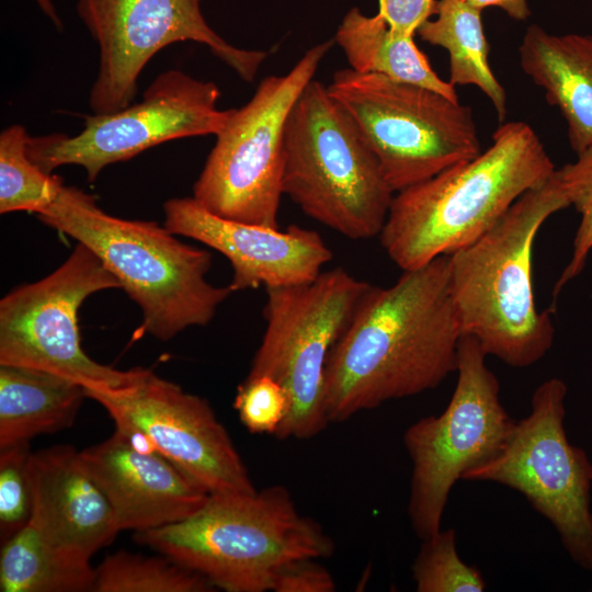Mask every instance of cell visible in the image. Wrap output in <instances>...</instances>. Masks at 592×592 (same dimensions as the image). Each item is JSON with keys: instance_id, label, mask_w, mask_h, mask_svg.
I'll use <instances>...</instances> for the list:
<instances>
[{"instance_id": "cb8c5ba5", "label": "cell", "mask_w": 592, "mask_h": 592, "mask_svg": "<svg viewBox=\"0 0 592 592\" xmlns=\"http://www.w3.org/2000/svg\"><path fill=\"white\" fill-rule=\"evenodd\" d=\"M213 591L216 589L207 579L167 556L145 557L122 550L95 568L93 587V592Z\"/></svg>"}, {"instance_id": "8992f818", "label": "cell", "mask_w": 592, "mask_h": 592, "mask_svg": "<svg viewBox=\"0 0 592 592\" xmlns=\"http://www.w3.org/2000/svg\"><path fill=\"white\" fill-rule=\"evenodd\" d=\"M282 186L307 216L353 240L379 236L395 195L353 118L315 79L286 121Z\"/></svg>"}, {"instance_id": "6da1fadb", "label": "cell", "mask_w": 592, "mask_h": 592, "mask_svg": "<svg viewBox=\"0 0 592 592\" xmlns=\"http://www.w3.org/2000/svg\"><path fill=\"white\" fill-rule=\"evenodd\" d=\"M460 338L449 254L371 285L327 360L329 423L436 388L456 372Z\"/></svg>"}, {"instance_id": "3957f363", "label": "cell", "mask_w": 592, "mask_h": 592, "mask_svg": "<svg viewBox=\"0 0 592 592\" xmlns=\"http://www.w3.org/2000/svg\"><path fill=\"white\" fill-rule=\"evenodd\" d=\"M555 170L528 124L505 123L474 159L395 193L378 236L382 247L402 271L452 254L489 231Z\"/></svg>"}, {"instance_id": "4316f807", "label": "cell", "mask_w": 592, "mask_h": 592, "mask_svg": "<svg viewBox=\"0 0 592 592\" xmlns=\"http://www.w3.org/2000/svg\"><path fill=\"white\" fill-rule=\"evenodd\" d=\"M30 443L0 448V534L5 542L31 519Z\"/></svg>"}, {"instance_id": "ffe728a7", "label": "cell", "mask_w": 592, "mask_h": 592, "mask_svg": "<svg viewBox=\"0 0 592 592\" xmlns=\"http://www.w3.org/2000/svg\"><path fill=\"white\" fill-rule=\"evenodd\" d=\"M84 398L83 386L70 378L0 364V448L68 429Z\"/></svg>"}, {"instance_id": "9c48e42d", "label": "cell", "mask_w": 592, "mask_h": 592, "mask_svg": "<svg viewBox=\"0 0 592 592\" xmlns=\"http://www.w3.org/2000/svg\"><path fill=\"white\" fill-rule=\"evenodd\" d=\"M333 43L310 47L287 73L265 77L234 110L194 183L197 203L224 218L280 228L286 121Z\"/></svg>"}, {"instance_id": "44dd1931", "label": "cell", "mask_w": 592, "mask_h": 592, "mask_svg": "<svg viewBox=\"0 0 592 592\" xmlns=\"http://www.w3.org/2000/svg\"><path fill=\"white\" fill-rule=\"evenodd\" d=\"M333 39L356 72L383 75L458 101L455 86L437 76L413 36L394 33L378 13L367 16L358 8H352L342 19Z\"/></svg>"}, {"instance_id": "7402d4cb", "label": "cell", "mask_w": 592, "mask_h": 592, "mask_svg": "<svg viewBox=\"0 0 592 592\" xmlns=\"http://www.w3.org/2000/svg\"><path fill=\"white\" fill-rule=\"evenodd\" d=\"M422 41L443 47L449 55V82L476 86L491 101L498 118L506 115V93L489 60L481 10L465 0H437L436 19L424 22L417 32Z\"/></svg>"}, {"instance_id": "ba28073f", "label": "cell", "mask_w": 592, "mask_h": 592, "mask_svg": "<svg viewBox=\"0 0 592 592\" xmlns=\"http://www.w3.org/2000/svg\"><path fill=\"white\" fill-rule=\"evenodd\" d=\"M369 286L334 267L310 283L265 289V330L248 376H270L288 395L289 409L275 437L308 440L329 424L327 360Z\"/></svg>"}, {"instance_id": "7c38bea8", "label": "cell", "mask_w": 592, "mask_h": 592, "mask_svg": "<svg viewBox=\"0 0 592 592\" xmlns=\"http://www.w3.org/2000/svg\"><path fill=\"white\" fill-rule=\"evenodd\" d=\"M109 288H122V284L91 249L78 242L48 276L1 299L0 364L48 371L83 387L122 388L136 383L145 368L119 371L100 364L80 343L81 304Z\"/></svg>"}, {"instance_id": "d6986e66", "label": "cell", "mask_w": 592, "mask_h": 592, "mask_svg": "<svg viewBox=\"0 0 592 592\" xmlns=\"http://www.w3.org/2000/svg\"><path fill=\"white\" fill-rule=\"evenodd\" d=\"M524 73L545 91L548 104L559 109L571 149L592 148V36L550 34L533 24L519 48Z\"/></svg>"}, {"instance_id": "f1b7e54d", "label": "cell", "mask_w": 592, "mask_h": 592, "mask_svg": "<svg viewBox=\"0 0 592 592\" xmlns=\"http://www.w3.org/2000/svg\"><path fill=\"white\" fill-rule=\"evenodd\" d=\"M565 167L570 182L571 205L581 219L573 240L572 257L554 286L551 307L562 287L581 273L592 250V148Z\"/></svg>"}, {"instance_id": "f546056e", "label": "cell", "mask_w": 592, "mask_h": 592, "mask_svg": "<svg viewBox=\"0 0 592 592\" xmlns=\"http://www.w3.org/2000/svg\"><path fill=\"white\" fill-rule=\"evenodd\" d=\"M308 558L293 562L276 579L273 592H333L335 582L330 571Z\"/></svg>"}, {"instance_id": "484cf974", "label": "cell", "mask_w": 592, "mask_h": 592, "mask_svg": "<svg viewBox=\"0 0 592 592\" xmlns=\"http://www.w3.org/2000/svg\"><path fill=\"white\" fill-rule=\"evenodd\" d=\"M411 572L418 592H482L486 589L480 571L460 559L453 528L440 530L422 539Z\"/></svg>"}, {"instance_id": "4dcf8cb0", "label": "cell", "mask_w": 592, "mask_h": 592, "mask_svg": "<svg viewBox=\"0 0 592 592\" xmlns=\"http://www.w3.org/2000/svg\"><path fill=\"white\" fill-rule=\"evenodd\" d=\"M378 14L394 33L413 36L436 14L437 0H378Z\"/></svg>"}, {"instance_id": "ac0fdd59", "label": "cell", "mask_w": 592, "mask_h": 592, "mask_svg": "<svg viewBox=\"0 0 592 592\" xmlns=\"http://www.w3.org/2000/svg\"><path fill=\"white\" fill-rule=\"evenodd\" d=\"M29 473L30 522L53 545L91 559L121 532L107 498L73 447L32 453Z\"/></svg>"}, {"instance_id": "d6a6232c", "label": "cell", "mask_w": 592, "mask_h": 592, "mask_svg": "<svg viewBox=\"0 0 592 592\" xmlns=\"http://www.w3.org/2000/svg\"><path fill=\"white\" fill-rule=\"evenodd\" d=\"M34 1L38 5V8L42 10V12L50 20L54 26L58 31H62L64 29L62 21L58 14L57 9L55 8L53 0H34Z\"/></svg>"}, {"instance_id": "d4e9b609", "label": "cell", "mask_w": 592, "mask_h": 592, "mask_svg": "<svg viewBox=\"0 0 592 592\" xmlns=\"http://www.w3.org/2000/svg\"><path fill=\"white\" fill-rule=\"evenodd\" d=\"M29 134L13 124L0 134V213H39L59 195L64 183L43 171L27 153Z\"/></svg>"}, {"instance_id": "8fae6325", "label": "cell", "mask_w": 592, "mask_h": 592, "mask_svg": "<svg viewBox=\"0 0 592 592\" xmlns=\"http://www.w3.org/2000/svg\"><path fill=\"white\" fill-rule=\"evenodd\" d=\"M567 385L554 377L533 392L531 411L501 449L463 476L522 493L555 527L572 561L592 571V463L565 431Z\"/></svg>"}, {"instance_id": "52a82bcc", "label": "cell", "mask_w": 592, "mask_h": 592, "mask_svg": "<svg viewBox=\"0 0 592 592\" xmlns=\"http://www.w3.org/2000/svg\"><path fill=\"white\" fill-rule=\"evenodd\" d=\"M328 90L357 125L394 193L481 152L473 110L432 89L346 68L334 72Z\"/></svg>"}, {"instance_id": "2e32d148", "label": "cell", "mask_w": 592, "mask_h": 592, "mask_svg": "<svg viewBox=\"0 0 592 592\" xmlns=\"http://www.w3.org/2000/svg\"><path fill=\"white\" fill-rule=\"evenodd\" d=\"M163 210L171 234L202 242L228 259L232 292L310 283L332 259L321 236L298 225L281 230L224 218L193 197L170 198Z\"/></svg>"}, {"instance_id": "1f68e13d", "label": "cell", "mask_w": 592, "mask_h": 592, "mask_svg": "<svg viewBox=\"0 0 592 592\" xmlns=\"http://www.w3.org/2000/svg\"><path fill=\"white\" fill-rule=\"evenodd\" d=\"M470 5L479 9L497 7L502 9L509 16L517 21H524L531 15L527 0H465Z\"/></svg>"}, {"instance_id": "277c9868", "label": "cell", "mask_w": 592, "mask_h": 592, "mask_svg": "<svg viewBox=\"0 0 592 592\" xmlns=\"http://www.w3.org/2000/svg\"><path fill=\"white\" fill-rule=\"evenodd\" d=\"M134 539L189 568L217 590L266 592L301 559L330 557L334 543L299 512L286 487L208 493L186 519L138 532Z\"/></svg>"}, {"instance_id": "30bf717a", "label": "cell", "mask_w": 592, "mask_h": 592, "mask_svg": "<svg viewBox=\"0 0 592 592\" xmlns=\"http://www.w3.org/2000/svg\"><path fill=\"white\" fill-rule=\"evenodd\" d=\"M486 356L475 338L463 335L457 383L447 407L439 415L417 420L403 433L412 463L408 514L421 539L441 530L454 485L466 471L492 458L514 426Z\"/></svg>"}, {"instance_id": "7a4b0ae2", "label": "cell", "mask_w": 592, "mask_h": 592, "mask_svg": "<svg viewBox=\"0 0 592 592\" xmlns=\"http://www.w3.org/2000/svg\"><path fill=\"white\" fill-rule=\"evenodd\" d=\"M571 206L565 166L524 193L471 244L449 254V287L462 337L475 338L487 355L511 367H528L550 350V311L536 308L532 249L554 213Z\"/></svg>"}, {"instance_id": "5b68a950", "label": "cell", "mask_w": 592, "mask_h": 592, "mask_svg": "<svg viewBox=\"0 0 592 592\" xmlns=\"http://www.w3.org/2000/svg\"><path fill=\"white\" fill-rule=\"evenodd\" d=\"M36 215L101 259L140 307L139 333L168 341L189 327L206 326L234 293L207 282L206 250L181 242L157 223L109 215L78 187L64 185Z\"/></svg>"}, {"instance_id": "83f0119b", "label": "cell", "mask_w": 592, "mask_h": 592, "mask_svg": "<svg viewBox=\"0 0 592 592\" xmlns=\"http://www.w3.org/2000/svg\"><path fill=\"white\" fill-rule=\"evenodd\" d=\"M234 408L251 433L275 435L288 412L289 399L272 377L247 376L238 387Z\"/></svg>"}, {"instance_id": "603a6c76", "label": "cell", "mask_w": 592, "mask_h": 592, "mask_svg": "<svg viewBox=\"0 0 592 592\" xmlns=\"http://www.w3.org/2000/svg\"><path fill=\"white\" fill-rule=\"evenodd\" d=\"M94 581L90 559L53 545L30 521L2 543L1 592H93Z\"/></svg>"}, {"instance_id": "4fadbf2b", "label": "cell", "mask_w": 592, "mask_h": 592, "mask_svg": "<svg viewBox=\"0 0 592 592\" xmlns=\"http://www.w3.org/2000/svg\"><path fill=\"white\" fill-rule=\"evenodd\" d=\"M219 98L216 83L168 70L150 83L139 102L86 116L82 130L75 136H30L27 153L46 173L76 164L93 182L106 166L166 141L219 134L235 110L219 109Z\"/></svg>"}, {"instance_id": "9a60e30c", "label": "cell", "mask_w": 592, "mask_h": 592, "mask_svg": "<svg viewBox=\"0 0 592 592\" xmlns=\"http://www.w3.org/2000/svg\"><path fill=\"white\" fill-rule=\"evenodd\" d=\"M83 388L116 428L140 434L207 493L257 490L227 430L204 398L149 369L126 387Z\"/></svg>"}, {"instance_id": "e0dca14e", "label": "cell", "mask_w": 592, "mask_h": 592, "mask_svg": "<svg viewBox=\"0 0 592 592\" xmlns=\"http://www.w3.org/2000/svg\"><path fill=\"white\" fill-rule=\"evenodd\" d=\"M79 455L107 498L119 531L138 533L182 521L208 497L135 432L116 428L109 439Z\"/></svg>"}, {"instance_id": "5bb4252c", "label": "cell", "mask_w": 592, "mask_h": 592, "mask_svg": "<svg viewBox=\"0 0 592 592\" xmlns=\"http://www.w3.org/2000/svg\"><path fill=\"white\" fill-rule=\"evenodd\" d=\"M77 12L99 46L89 95L94 114L128 106L148 61L177 42L206 45L242 80L252 82L267 53L229 44L206 22L201 0H77Z\"/></svg>"}]
</instances>
